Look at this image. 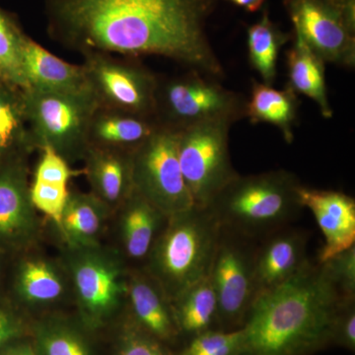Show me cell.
Returning a JSON list of instances; mask_svg holds the SVG:
<instances>
[{
	"mask_svg": "<svg viewBox=\"0 0 355 355\" xmlns=\"http://www.w3.org/2000/svg\"><path fill=\"white\" fill-rule=\"evenodd\" d=\"M216 0H46L51 39L69 50L139 58L156 55L217 80L225 69L207 21Z\"/></svg>",
	"mask_w": 355,
	"mask_h": 355,
	"instance_id": "1",
	"label": "cell"
},
{
	"mask_svg": "<svg viewBox=\"0 0 355 355\" xmlns=\"http://www.w3.org/2000/svg\"><path fill=\"white\" fill-rule=\"evenodd\" d=\"M347 298L323 263H307L280 286L256 298L241 327L240 355H302L333 338Z\"/></svg>",
	"mask_w": 355,
	"mask_h": 355,
	"instance_id": "2",
	"label": "cell"
},
{
	"mask_svg": "<svg viewBox=\"0 0 355 355\" xmlns=\"http://www.w3.org/2000/svg\"><path fill=\"white\" fill-rule=\"evenodd\" d=\"M301 184L294 173L284 169L238 174L207 207L221 228L260 241L299 216Z\"/></svg>",
	"mask_w": 355,
	"mask_h": 355,
	"instance_id": "3",
	"label": "cell"
},
{
	"mask_svg": "<svg viewBox=\"0 0 355 355\" xmlns=\"http://www.w3.org/2000/svg\"><path fill=\"white\" fill-rule=\"evenodd\" d=\"M220 225L209 207L193 205L169 216L147 257L144 270L170 301L209 277Z\"/></svg>",
	"mask_w": 355,
	"mask_h": 355,
	"instance_id": "4",
	"label": "cell"
},
{
	"mask_svg": "<svg viewBox=\"0 0 355 355\" xmlns=\"http://www.w3.org/2000/svg\"><path fill=\"white\" fill-rule=\"evenodd\" d=\"M81 321L105 326L127 304L128 270L120 252L95 246L65 247L62 261Z\"/></svg>",
	"mask_w": 355,
	"mask_h": 355,
	"instance_id": "5",
	"label": "cell"
},
{
	"mask_svg": "<svg viewBox=\"0 0 355 355\" xmlns=\"http://www.w3.org/2000/svg\"><path fill=\"white\" fill-rule=\"evenodd\" d=\"M247 98L224 87L219 80L189 69L182 76L159 78L155 118L161 127L174 132L209 123L233 125L246 118Z\"/></svg>",
	"mask_w": 355,
	"mask_h": 355,
	"instance_id": "6",
	"label": "cell"
},
{
	"mask_svg": "<svg viewBox=\"0 0 355 355\" xmlns=\"http://www.w3.org/2000/svg\"><path fill=\"white\" fill-rule=\"evenodd\" d=\"M26 112L38 150L50 147L69 164L83 160L88 148L89 125L97 100L87 90L46 92L24 90Z\"/></svg>",
	"mask_w": 355,
	"mask_h": 355,
	"instance_id": "7",
	"label": "cell"
},
{
	"mask_svg": "<svg viewBox=\"0 0 355 355\" xmlns=\"http://www.w3.org/2000/svg\"><path fill=\"white\" fill-rule=\"evenodd\" d=\"M227 121L198 123L178 132V155L193 205L209 207L226 184L238 176L229 153Z\"/></svg>",
	"mask_w": 355,
	"mask_h": 355,
	"instance_id": "8",
	"label": "cell"
},
{
	"mask_svg": "<svg viewBox=\"0 0 355 355\" xmlns=\"http://www.w3.org/2000/svg\"><path fill=\"white\" fill-rule=\"evenodd\" d=\"M256 245L254 240L220 227L209 277L217 299V323L227 331L241 328L258 297Z\"/></svg>",
	"mask_w": 355,
	"mask_h": 355,
	"instance_id": "9",
	"label": "cell"
},
{
	"mask_svg": "<svg viewBox=\"0 0 355 355\" xmlns=\"http://www.w3.org/2000/svg\"><path fill=\"white\" fill-rule=\"evenodd\" d=\"M293 32L326 64L354 69L355 0H284Z\"/></svg>",
	"mask_w": 355,
	"mask_h": 355,
	"instance_id": "10",
	"label": "cell"
},
{
	"mask_svg": "<svg viewBox=\"0 0 355 355\" xmlns=\"http://www.w3.org/2000/svg\"><path fill=\"white\" fill-rule=\"evenodd\" d=\"M133 190L169 217L193 207L178 155V132L161 127L132 153Z\"/></svg>",
	"mask_w": 355,
	"mask_h": 355,
	"instance_id": "11",
	"label": "cell"
},
{
	"mask_svg": "<svg viewBox=\"0 0 355 355\" xmlns=\"http://www.w3.org/2000/svg\"><path fill=\"white\" fill-rule=\"evenodd\" d=\"M83 69L88 87L101 108L155 118L159 77L135 58L86 53Z\"/></svg>",
	"mask_w": 355,
	"mask_h": 355,
	"instance_id": "12",
	"label": "cell"
},
{
	"mask_svg": "<svg viewBox=\"0 0 355 355\" xmlns=\"http://www.w3.org/2000/svg\"><path fill=\"white\" fill-rule=\"evenodd\" d=\"M28 159L0 164V246L28 249L41 236L38 211L30 198Z\"/></svg>",
	"mask_w": 355,
	"mask_h": 355,
	"instance_id": "13",
	"label": "cell"
},
{
	"mask_svg": "<svg viewBox=\"0 0 355 355\" xmlns=\"http://www.w3.org/2000/svg\"><path fill=\"white\" fill-rule=\"evenodd\" d=\"M299 198L303 209L312 212L324 237L318 263L355 246V200L343 193L308 188L301 184Z\"/></svg>",
	"mask_w": 355,
	"mask_h": 355,
	"instance_id": "14",
	"label": "cell"
},
{
	"mask_svg": "<svg viewBox=\"0 0 355 355\" xmlns=\"http://www.w3.org/2000/svg\"><path fill=\"white\" fill-rule=\"evenodd\" d=\"M256 248L254 280L258 296L291 279L309 261L307 236L288 226L275 231Z\"/></svg>",
	"mask_w": 355,
	"mask_h": 355,
	"instance_id": "15",
	"label": "cell"
},
{
	"mask_svg": "<svg viewBox=\"0 0 355 355\" xmlns=\"http://www.w3.org/2000/svg\"><path fill=\"white\" fill-rule=\"evenodd\" d=\"M127 304L135 324L158 342L172 340L179 331L171 301L146 270L130 272Z\"/></svg>",
	"mask_w": 355,
	"mask_h": 355,
	"instance_id": "16",
	"label": "cell"
},
{
	"mask_svg": "<svg viewBox=\"0 0 355 355\" xmlns=\"http://www.w3.org/2000/svg\"><path fill=\"white\" fill-rule=\"evenodd\" d=\"M84 174L91 193L114 212L132 193V153L88 146Z\"/></svg>",
	"mask_w": 355,
	"mask_h": 355,
	"instance_id": "17",
	"label": "cell"
},
{
	"mask_svg": "<svg viewBox=\"0 0 355 355\" xmlns=\"http://www.w3.org/2000/svg\"><path fill=\"white\" fill-rule=\"evenodd\" d=\"M160 128L154 116L99 107L89 125L88 146L133 153Z\"/></svg>",
	"mask_w": 355,
	"mask_h": 355,
	"instance_id": "18",
	"label": "cell"
},
{
	"mask_svg": "<svg viewBox=\"0 0 355 355\" xmlns=\"http://www.w3.org/2000/svg\"><path fill=\"white\" fill-rule=\"evenodd\" d=\"M114 212L119 214L121 254L146 261L168 217L135 190Z\"/></svg>",
	"mask_w": 355,
	"mask_h": 355,
	"instance_id": "19",
	"label": "cell"
},
{
	"mask_svg": "<svg viewBox=\"0 0 355 355\" xmlns=\"http://www.w3.org/2000/svg\"><path fill=\"white\" fill-rule=\"evenodd\" d=\"M23 69L27 89L46 92H78L89 89L83 64L60 60L29 36L23 51Z\"/></svg>",
	"mask_w": 355,
	"mask_h": 355,
	"instance_id": "20",
	"label": "cell"
},
{
	"mask_svg": "<svg viewBox=\"0 0 355 355\" xmlns=\"http://www.w3.org/2000/svg\"><path fill=\"white\" fill-rule=\"evenodd\" d=\"M15 291L21 302L34 308L51 307L64 300L70 284L64 265L43 257L33 256L20 263Z\"/></svg>",
	"mask_w": 355,
	"mask_h": 355,
	"instance_id": "21",
	"label": "cell"
},
{
	"mask_svg": "<svg viewBox=\"0 0 355 355\" xmlns=\"http://www.w3.org/2000/svg\"><path fill=\"white\" fill-rule=\"evenodd\" d=\"M113 214L106 203L92 193L69 191L60 224L58 232L67 248L95 246L109 216Z\"/></svg>",
	"mask_w": 355,
	"mask_h": 355,
	"instance_id": "22",
	"label": "cell"
},
{
	"mask_svg": "<svg viewBox=\"0 0 355 355\" xmlns=\"http://www.w3.org/2000/svg\"><path fill=\"white\" fill-rule=\"evenodd\" d=\"M37 149L26 112L24 90L0 84V164L28 159Z\"/></svg>",
	"mask_w": 355,
	"mask_h": 355,
	"instance_id": "23",
	"label": "cell"
},
{
	"mask_svg": "<svg viewBox=\"0 0 355 355\" xmlns=\"http://www.w3.org/2000/svg\"><path fill=\"white\" fill-rule=\"evenodd\" d=\"M293 43L286 53L288 86L295 94L313 100L324 119H331L334 112L329 101L326 83V62L318 57L296 33H292Z\"/></svg>",
	"mask_w": 355,
	"mask_h": 355,
	"instance_id": "24",
	"label": "cell"
},
{
	"mask_svg": "<svg viewBox=\"0 0 355 355\" xmlns=\"http://www.w3.org/2000/svg\"><path fill=\"white\" fill-rule=\"evenodd\" d=\"M299 106L298 95L288 86L277 90L253 79L251 94L247 99L246 118L252 125L270 123L279 130L286 144H291L294 140Z\"/></svg>",
	"mask_w": 355,
	"mask_h": 355,
	"instance_id": "25",
	"label": "cell"
},
{
	"mask_svg": "<svg viewBox=\"0 0 355 355\" xmlns=\"http://www.w3.org/2000/svg\"><path fill=\"white\" fill-rule=\"evenodd\" d=\"M293 34L280 29L263 10L261 19L247 30L248 57L263 83L273 85L277 76V60L282 46L291 41Z\"/></svg>",
	"mask_w": 355,
	"mask_h": 355,
	"instance_id": "26",
	"label": "cell"
},
{
	"mask_svg": "<svg viewBox=\"0 0 355 355\" xmlns=\"http://www.w3.org/2000/svg\"><path fill=\"white\" fill-rule=\"evenodd\" d=\"M179 331L197 336L217 322V299L211 280L205 277L173 301Z\"/></svg>",
	"mask_w": 355,
	"mask_h": 355,
	"instance_id": "27",
	"label": "cell"
},
{
	"mask_svg": "<svg viewBox=\"0 0 355 355\" xmlns=\"http://www.w3.org/2000/svg\"><path fill=\"white\" fill-rule=\"evenodd\" d=\"M32 343L37 355H92L80 329L64 317H46L37 322Z\"/></svg>",
	"mask_w": 355,
	"mask_h": 355,
	"instance_id": "28",
	"label": "cell"
},
{
	"mask_svg": "<svg viewBox=\"0 0 355 355\" xmlns=\"http://www.w3.org/2000/svg\"><path fill=\"white\" fill-rule=\"evenodd\" d=\"M28 35L14 14L0 7V76L4 83L26 90L23 51Z\"/></svg>",
	"mask_w": 355,
	"mask_h": 355,
	"instance_id": "29",
	"label": "cell"
},
{
	"mask_svg": "<svg viewBox=\"0 0 355 355\" xmlns=\"http://www.w3.org/2000/svg\"><path fill=\"white\" fill-rule=\"evenodd\" d=\"M242 328L232 331H207L195 336L181 355H240Z\"/></svg>",
	"mask_w": 355,
	"mask_h": 355,
	"instance_id": "30",
	"label": "cell"
},
{
	"mask_svg": "<svg viewBox=\"0 0 355 355\" xmlns=\"http://www.w3.org/2000/svg\"><path fill=\"white\" fill-rule=\"evenodd\" d=\"M67 184L55 182L33 180L30 183V198L37 211L42 212L55 223L60 224L67 198L69 196Z\"/></svg>",
	"mask_w": 355,
	"mask_h": 355,
	"instance_id": "31",
	"label": "cell"
},
{
	"mask_svg": "<svg viewBox=\"0 0 355 355\" xmlns=\"http://www.w3.org/2000/svg\"><path fill=\"white\" fill-rule=\"evenodd\" d=\"M320 263L345 297L355 298V246Z\"/></svg>",
	"mask_w": 355,
	"mask_h": 355,
	"instance_id": "32",
	"label": "cell"
},
{
	"mask_svg": "<svg viewBox=\"0 0 355 355\" xmlns=\"http://www.w3.org/2000/svg\"><path fill=\"white\" fill-rule=\"evenodd\" d=\"M40 151L41 155L33 180L69 184V180L76 173L69 163L50 147H43Z\"/></svg>",
	"mask_w": 355,
	"mask_h": 355,
	"instance_id": "33",
	"label": "cell"
},
{
	"mask_svg": "<svg viewBox=\"0 0 355 355\" xmlns=\"http://www.w3.org/2000/svg\"><path fill=\"white\" fill-rule=\"evenodd\" d=\"M114 355L169 354L163 349L160 342L132 324L123 331Z\"/></svg>",
	"mask_w": 355,
	"mask_h": 355,
	"instance_id": "34",
	"label": "cell"
},
{
	"mask_svg": "<svg viewBox=\"0 0 355 355\" xmlns=\"http://www.w3.org/2000/svg\"><path fill=\"white\" fill-rule=\"evenodd\" d=\"M27 324L24 319L9 308L0 306V352L11 343L24 338Z\"/></svg>",
	"mask_w": 355,
	"mask_h": 355,
	"instance_id": "35",
	"label": "cell"
},
{
	"mask_svg": "<svg viewBox=\"0 0 355 355\" xmlns=\"http://www.w3.org/2000/svg\"><path fill=\"white\" fill-rule=\"evenodd\" d=\"M355 299L343 303L334 326L333 338H338L349 349L355 347Z\"/></svg>",
	"mask_w": 355,
	"mask_h": 355,
	"instance_id": "36",
	"label": "cell"
},
{
	"mask_svg": "<svg viewBox=\"0 0 355 355\" xmlns=\"http://www.w3.org/2000/svg\"><path fill=\"white\" fill-rule=\"evenodd\" d=\"M0 355H37L33 343L25 338L16 340L0 352Z\"/></svg>",
	"mask_w": 355,
	"mask_h": 355,
	"instance_id": "37",
	"label": "cell"
},
{
	"mask_svg": "<svg viewBox=\"0 0 355 355\" xmlns=\"http://www.w3.org/2000/svg\"><path fill=\"white\" fill-rule=\"evenodd\" d=\"M226 1L241 7L248 12L254 13L260 10L263 4H265L266 0H226Z\"/></svg>",
	"mask_w": 355,
	"mask_h": 355,
	"instance_id": "38",
	"label": "cell"
},
{
	"mask_svg": "<svg viewBox=\"0 0 355 355\" xmlns=\"http://www.w3.org/2000/svg\"><path fill=\"white\" fill-rule=\"evenodd\" d=\"M3 83H4V81L2 80L1 76H0V84Z\"/></svg>",
	"mask_w": 355,
	"mask_h": 355,
	"instance_id": "39",
	"label": "cell"
}]
</instances>
